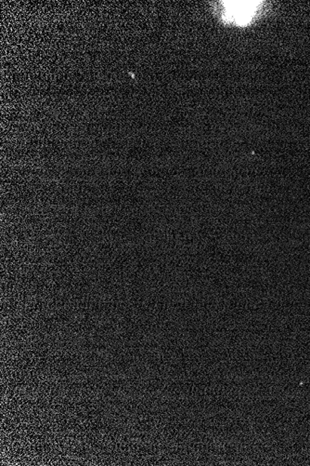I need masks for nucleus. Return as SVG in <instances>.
I'll return each instance as SVG.
<instances>
[{
	"label": "nucleus",
	"instance_id": "f257e3e1",
	"mask_svg": "<svg viewBox=\"0 0 310 466\" xmlns=\"http://www.w3.org/2000/svg\"><path fill=\"white\" fill-rule=\"evenodd\" d=\"M223 3L226 10L225 18L233 20L238 24H245L249 23L254 11L259 7L260 2L229 1Z\"/></svg>",
	"mask_w": 310,
	"mask_h": 466
}]
</instances>
